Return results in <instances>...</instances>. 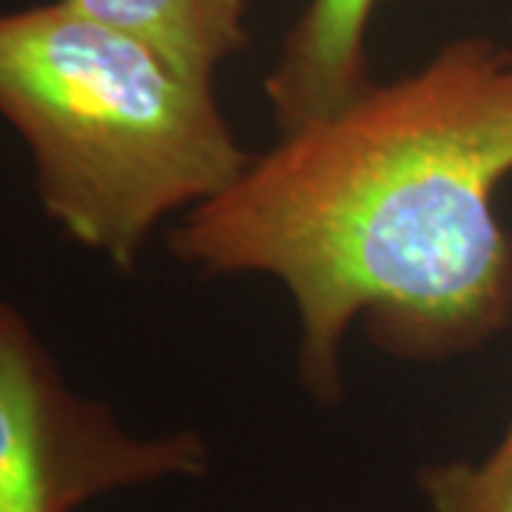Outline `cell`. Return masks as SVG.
Listing matches in <instances>:
<instances>
[{
	"label": "cell",
	"mask_w": 512,
	"mask_h": 512,
	"mask_svg": "<svg viewBox=\"0 0 512 512\" xmlns=\"http://www.w3.org/2000/svg\"><path fill=\"white\" fill-rule=\"evenodd\" d=\"M512 174V52L484 37L282 131L171 231L208 276H276L299 316V379L336 404L342 342L362 322L396 359L478 348L512 319V237L495 191Z\"/></svg>",
	"instance_id": "6da1fadb"
},
{
	"label": "cell",
	"mask_w": 512,
	"mask_h": 512,
	"mask_svg": "<svg viewBox=\"0 0 512 512\" xmlns=\"http://www.w3.org/2000/svg\"><path fill=\"white\" fill-rule=\"evenodd\" d=\"M0 117L32 151L46 217L120 271L254 157L211 83L66 0L0 15Z\"/></svg>",
	"instance_id": "7a4b0ae2"
},
{
	"label": "cell",
	"mask_w": 512,
	"mask_h": 512,
	"mask_svg": "<svg viewBox=\"0 0 512 512\" xmlns=\"http://www.w3.org/2000/svg\"><path fill=\"white\" fill-rule=\"evenodd\" d=\"M208 473L197 433L137 439L77 396L26 316L0 302V512H74L100 495Z\"/></svg>",
	"instance_id": "3957f363"
},
{
	"label": "cell",
	"mask_w": 512,
	"mask_h": 512,
	"mask_svg": "<svg viewBox=\"0 0 512 512\" xmlns=\"http://www.w3.org/2000/svg\"><path fill=\"white\" fill-rule=\"evenodd\" d=\"M373 9L376 0H308L265 80L279 131L330 117L373 86L365 49Z\"/></svg>",
	"instance_id": "277c9868"
},
{
	"label": "cell",
	"mask_w": 512,
	"mask_h": 512,
	"mask_svg": "<svg viewBox=\"0 0 512 512\" xmlns=\"http://www.w3.org/2000/svg\"><path fill=\"white\" fill-rule=\"evenodd\" d=\"M69 6L146 40L185 77L211 83L245 46L248 0H66Z\"/></svg>",
	"instance_id": "5b68a950"
},
{
	"label": "cell",
	"mask_w": 512,
	"mask_h": 512,
	"mask_svg": "<svg viewBox=\"0 0 512 512\" xmlns=\"http://www.w3.org/2000/svg\"><path fill=\"white\" fill-rule=\"evenodd\" d=\"M419 490L433 512H512V421L487 458L421 467Z\"/></svg>",
	"instance_id": "8992f818"
}]
</instances>
